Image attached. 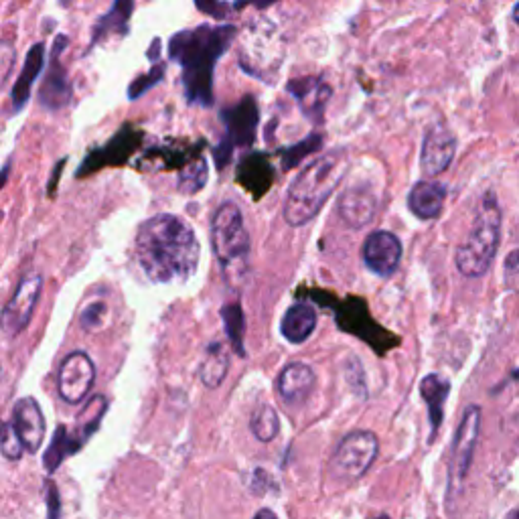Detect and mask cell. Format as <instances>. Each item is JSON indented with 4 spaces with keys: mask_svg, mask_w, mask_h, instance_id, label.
Masks as SVG:
<instances>
[{
    "mask_svg": "<svg viewBox=\"0 0 519 519\" xmlns=\"http://www.w3.org/2000/svg\"><path fill=\"white\" fill-rule=\"evenodd\" d=\"M380 519H388V517H380Z\"/></svg>",
    "mask_w": 519,
    "mask_h": 519,
    "instance_id": "40",
    "label": "cell"
},
{
    "mask_svg": "<svg viewBox=\"0 0 519 519\" xmlns=\"http://www.w3.org/2000/svg\"><path fill=\"white\" fill-rule=\"evenodd\" d=\"M236 35L234 25H199L171 37L169 57L181 65L183 92L191 106L213 104L215 65L228 53Z\"/></svg>",
    "mask_w": 519,
    "mask_h": 519,
    "instance_id": "2",
    "label": "cell"
},
{
    "mask_svg": "<svg viewBox=\"0 0 519 519\" xmlns=\"http://www.w3.org/2000/svg\"><path fill=\"white\" fill-rule=\"evenodd\" d=\"M221 122L226 126V134L221 142L213 148V157L219 169H224L230 161L236 148L252 146L256 140L260 110L252 96L242 98L238 104L221 110Z\"/></svg>",
    "mask_w": 519,
    "mask_h": 519,
    "instance_id": "6",
    "label": "cell"
},
{
    "mask_svg": "<svg viewBox=\"0 0 519 519\" xmlns=\"http://www.w3.org/2000/svg\"><path fill=\"white\" fill-rule=\"evenodd\" d=\"M455 153H457V138L453 136V132L444 124L432 126L422 140V151H420V167L424 175L428 177L442 175L451 167Z\"/></svg>",
    "mask_w": 519,
    "mask_h": 519,
    "instance_id": "13",
    "label": "cell"
},
{
    "mask_svg": "<svg viewBox=\"0 0 519 519\" xmlns=\"http://www.w3.org/2000/svg\"><path fill=\"white\" fill-rule=\"evenodd\" d=\"M11 422L19 432L27 453H37L45 440V416L37 400L21 398L13 408Z\"/></svg>",
    "mask_w": 519,
    "mask_h": 519,
    "instance_id": "17",
    "label": "cell"
},
{
    "mask_svg": "<svg viewBox=\"0 0 519 519\" xmlns=\"http://www.w3.org/2000/svg\"><path fill=\"white\" fill-rule=\"evenodd\" d=\"M380 442L369 430L349 432L333 453V469L343 479H361L378 459Z\"/></svg>",
    "mask_w": 519,
    "mask_h": 519,
    "instance_id": "7",
    "label": "cell"
},
{
    "mask_svg": "<svg viewBox=\"0 0 519 519\" xmlns=\"http://www.w3.org/2000/svg\"><path fill=\"white\" fill-rule=\"evenodd\" d=\"M67 43L69 41L63 35H59L55 39L53 51H51V65H49V71H47V76H45V80L41 84V90H39V104L49 112L63 110L65 106H69L71 96H73L69 76H67L63 63L59 61Z\"/></svg>",
    "mask_w": 519,
    "mask_h": 519,
    "instance_id": "12",
    "label": "cell"
},
{
    "mask_svg": "<svg viewBox=\"0 0 519 519\" xmlns=\"http://www.w3.org/2000/svg\"><path fill=\"white\" fill-rule=\"evenodd\" d=\"M43 65H45V43H35L25 57V63L21 67V73H19V78H17V82L13 86V92H11L13 112H19L27 106V102L31 98V92H33V84L41 76Z\"/></svg>",
    "mask_w": 519,
    "mask_h": 519,
    "instance_id": "19",
    "label": "cell"
},
{
    "mask_svg": "<svg viewBox=\"0 0 519 519\" xmlns=\"http://www.w3.org/2000/svg\"><path fill=\"white\" fill-rule=\"evenodd\" d=\"M238 183L244 185L254 197H262L274 181V167L264 153H250L238 165Z\"/></svg>",
    "mask_w": 519,
    "mask_h": 519,
    "instance_id": "20",
    "label": "cell"
},
{
    "mask_svg": "<svg viewBox=\"0 0 519 519\" xmlns=\"http://www.w3.org/2000/svg\"><path fill=\"white\" fill-rule=\"evenodd\" d=\"M315 382H317L315 369L309 363L294 361L282 369L278 382H276V388L284 402L301 404L315 390Z\"/></svg>",
    "mask_w": 519,
    "mask_h": 519,
    "instance_id": "18",
    "label": "cell"
},
{
    "mask_svg": "<svg viewBox=\"0 0 519 519\" xmlns=\"http://www.w3.org/2000/svg\"><path fill=\"white\" fill-rule=\"evenodd\" d=\"M41 288H43V278L37 272L25 276L17 286L15 294L11 296V301L3 311V329L9 337H17L31 323L33 311L41 296Z\"/></svg>",
    "mask_w": 519,
    "mask_h": 519,
    "instance_id": "10",
    "label": "cell"
},
{
    "mask_svg": "<svg viewBox=\"0 0 519 519\" xmlns=\"http://www.w3.org/2000/svg\"><path fill=\"white\" fill-rule=\"evenodd\" d=\"M507 519H519V509H515V511H511L509 515H507Z\"/></svg>",
    "mask_w": 519,
    "mask_h": 519,
    "instance_id": "38",
    "label": "cell"
},
{
    "mask_svg": "<svg viewBox=\"0 0 519 519\" xmlns=\"http://www.w3.org/2000/svg\"><path fill=\"white\" fill-rule=\"evenodd\" d=\"M59 3H61V7H67V5L71 3V0H59Z\"/></svg>",
    "mask_w": 519,
    "mask_h": 519,
    "instance_id": "39",
    "label": "cell"
},
{
    "mask_svg": "<svg viewBox=\"0 0 519 519\" xmlns=\"http://www.w3.org/2000/svg\"><path fill=\"white\" fill-rule=\"evenodd\" d=\"M134 254L144 276L155 284L187 282L199 266V242L179 215L161 213L146 219L136 234Z\"/></svg>",
    "mask_w": 519,
    "mask_h": 519,
    "instance_id": "1",
    "label": "cell"
},
{
    "mask_svg": "<svg viewBox=\"0 0 519 519\" xmlns=\"http://www.w3.org/2000/svg\"><path fill=\"white\" fill-rule=\"evenodd\" d=\"M207 175H209V169H207V163L205 159H193L189 165H185L181 171H179V181H177V187L183 195H195L199 193L205 183H207Z\"/></svg>",
    "mask_w": 519,
    "mask_h": 519,
    "instance_id": "27",
    "label": "cell"
},
{
    "mask_svg": "<svg viewBox=\"0 0 519 519\" xmlns=\"http://www.w3.org/2000/svg\"><path fill=\"white\" fill-rule=\"evenodd\" d=\"M165 73H167V65H165L163 61L155 63L151 69H148V73H144V76H138V78L130 84V88H128V100L134 102V100L142 98L146 92H151L155 86H159V84L163 82Z\"/></svg>",
    "mask_w": 519,
    "mask_h": 519,
    "instance_id": "29",
    "label": "cell"
},
{
    "mask_svg": "<svg viewBox=\"0 0 519 519\" xmlns=\"http://www.w3.org/2000/svg\"><path fill=\"white\" fill-rule=\"evenodd\" d=\"M347 169V153L341 151V148H335V151H329L323 157L309 163L299 175H296L286 193V224L292 228H301L307 226L311 219H315L321 207L339 187Z\"/></svg>",
    "mask_w": 519,
    "mask_h": 519,
    "instance_id": "3",
    "label": "cell"
},
{
    "mask_svg": "<svg viewBox=\"0 0 519 519\" xmlns=\"http://www.w3.org/2000/svg\"><path fill=\"white\" fill-rule=\"evenodd\" d=\"M254 519H278V517H276V513L270 511V509H260V511L254 515Z\"/></svg>",
    "mask_w": 519,
    "mask_h": 519,
    "instance_id": "36",
    "label": "cell"
},
{
    "mask_svg": "<svg viewBox=\"0 0 519 519\" xmlns=\"http://www.w3.org/2000/svg\"><path fill=\"white\" fill-rule=\"evenodd\" d=\"M479 430H481V408L469 406L463 414V420L455 436L453 461H451V491L465 481L471 469V461L479 440Z\"/></svg>",
    "mask_w": 519,
    "mask_h": 519,
    "instance_id": "11",
    "label": "cell"
},
{
    "mask_svg": "<svg viewBox=\"0 0 519 519\" xmlns=\"http://www.w3.org/2000/svg\"><path fill=\"white\" fill-rule=\"evenodd\" d=\"M228 369H230L228 349L221 343L209 345V349L205 353V359L201 361V367H199L201 382L207 388H219L228 376Z\"/></svg>",
    "mask_w": 519,
    "mask_h": 519,
    "instance_id": "24",
    "label": "cell"
},
{
    "mask_svg": "<svg viewBox=\"0 0 519 519\" xmlns=\"http://www.w3.org/2000/svg\"><path fill=\"white\" fill-rule=\"evenodd\" d=\"M25 451H27L25 444H23L19 432L15 430L13 422H7L5 430H3V455H5V459L19 461Z\"/></svg>",
    "mask_w": 519,
    "mask_h": 519,
    "instance_id": "31",
    "label": "cell"
},
{
    "mask_svg": "<svg viewBox=\"0 0 519 519\" xmlns=\"http://www.w3.org/2000/svg\"><path fill=\"white\" fill-rule=\"evenodd\" d=\"M513 19H515V23H517V27H519V3H517L515 9H513Z\"/></svg>",
    "mask_w": 519,
    "mask_h": 519,
    "instance_id": "37",
    "label": "cell"
},
{
    "mask_svg": "<svg viewBox=\"0 0 519 519\" xmlns=\"http://www.w3.org/2000/svg\"><path fill=\"white\" fill-rule=\"evenodd\" d=\"M195 151H199V146H157L153 148L148 157H159L163 163H167V167L173 165H183V163H191L189 157L195 155Z\"/></svg>",
    "mask_w": 519,
    "mask_h": 519,
    "instance_id": "30",
    "label": "cell"
},
{
    "mask_svg": "<svg viewBox=\"0 0 519 519\" xmlns=\"http://www.w3.org/2000/svg\"><path fill=\"white\" fill-rule=\"evenodd\" d=\"M444 199H447V187L436 181H420L408 195V207L418 219H434L440 215Z\"/></svg>",
    "mask_w": 519,
    "mask_h": 519,
    "instance_id": "21",
    "label": "cell"
},
{
    "mask_svg": "<svg viewBox=\"0 0 519 519\" xmlns=\"http://www.w3.org/2000/svg\"><path fill=\"white\" fill-rule=\"evenodd\" d=\"M144 134L134 128L132 124H124L102 148H94V151L86 157L84 165L78 171V177H86L90 173H96L108 165H124L130 155L140 146Z\"/></svg>",
    "mask_w": 519,
    "mask_h": 519,
    "instance_id": "9",
    "label": "cell"
},
{
    "mask_svg": "<svg viewBox=\"0 0 519 519\" xmlns=\"http://www.w3.org/2000/svg\"><path fill=\"white\" fill-rule=\"evenodd\" d=\"M94 380H96V367L90 355L84 351H73L63 359L59 367V380H57L59 396L67 404H80L90 394Z\"/></svg>",
    "mask_w": 519,
    "mask_h": 519,
    "instance_id": "8",
    "label": "cell"
},
{
    "mask_svg": "<svg viewBox=\"0 0 519 519\" xmlns=\"http://www.w3.org/2000/svg\"><path fill=\"white\" fill-rule=\"evenodd\" d=\"M250 428L260 442H272L278 436L280 420L272 406H258L250 418Z\"/></svg>",
    "mask_w": 519,
    "mask_h": 519,
    "instance_id": "26",
    "label": "cell"
},
{
    "mask_svg": "<svg viewBox=\"0 0 519 519\" xmlns=\"http://www.w3.org/2000/svg\"><path fill=\"white\" fill-rule=\"evenodd\" d=\"M402 260V242L392 232L380 230L363 244V262L374 274L388 278L396 272Z\"/></svg>",
    "mask_w": 519,
    "mask_h": 519,
    "instance_id": "15",
    "label": "cell"
},
{
    "mask_svg": "<svg viewBox=\"0 0 519 519\" xmlns=\"http://www.w3.org/2000/svg\"><path fill=\"white\" fill-rule=\"evenodd\" d=\"M505 282L519 294V250L511 252L505 260Z\"/></svg>",
    "mask_w": 519,
    "mask_h": 519,
    "instance_id": "33",
    "label": "cell"
},
{
    "mask_svg": "<svg viewBox=\"0 0 519 519\" xmlns=\"http://www.w3.org/2000/svg\"><path fill=\"white\" fill-rule=\"evenodd\" d=\"M317 327V313L311 305L307 303H296L292 305L282 321H280V333L286 341L294 343V345H301L305 343L313 331Z\"/></svg>",
    "mask_w": 519,
    "mask_h": 519,
    "instance_id": "22",
    "label": "cell"
},
{
    "mask_svg": "<svg viewBox=\"0 0 519 519\" xmlns=\"http://www.w3.org/2000/svg\"><path fill=\"white\" fill-rule=\"evenodd\" d=\"M159 45H161V41H159V39H155V41H153V47H151V51H148V59L155 61V63H159V53H161Z\"/></svg>",
    "mask_w": 519,
    "mask_h": 519,
    "instance_id": "35",
    "label": "cell"
},
{
    "mask_svg": "<svg viewBox=\"0 0 519 519\" xmlns=\"http://www.w3.org/2000/svg\"><path fill=\"white\" fill-rule=\"evenodd\" d=\"M286 90L292 94V98L299 104L303 114L313 124H323L327 104L333 96L331 86L317 76H305V78H294L288 82Z\"/></svg>",
    "mask_w": 519,
    "mask_h": 519,
    "instance_id": "14",
    "label": "cell"
},
{
    "mask_svg": "<svg viewBox=\"0 0 519 519\" xmlns=\"http://www.w3.org/2000/svg\"><path fill=\"white\" fill-rule=\"evenodd\" d=\"M132 13H134V0H114V5L108 9V13L100 17V21L94 27L90 49H94L108 35H126Z\"/></svg>",
    "mask_w": 519,
    "mask_h": 519,
    "instance_id": "23",
    "label": "cell"
},
{
    "mask_svg": "<svg viewBox=\"0 0 519 519\" xmlns=\"http://www.w3.org/2000/svg\"><path fill=\"white\" fill-rule=\"evenodd\" d=\"M339 215L345 224L353 230H361L372 224L378 211V197L372 187L351 185L339 197Z\"/></svg>",
    "mask_w": 519,
    "mask_h": 519,
    "instance_id": "16",
    "label": "cell"
},
{
    "mask_svg": "<svg viewBox=\"0 0 519 519\" xmlns=\"http://www.w3.org/2000/svg\"><path fill=\"white\" fill-rule=\"evenodd\" d=\"M211 248L226 270L246 266L250 256V236L244 224V215L236 203H221L213 213Z\"/></svg>",
    "mask_w": 519,
    "mask_h": 519,
    "instance_id": "5",
    "label": "cell"
},
{
    "mask_svg": "<svg viewBox=\"0 0 519 519\" xmlns=\"http://www.w3.org/2000/svg\"><path fill=\"white\" fill-rule=\"evenodd\" d=\"M451 392V384L432 374V376H426L422 386H420V394L428 406V412H430V424H432V430L436 432L442 424V412H444V402H447V396Z\"/></svg>",
    "mask_w": 519,
    "mask_h": 519,
    "instance_id": "25",
    "label": "cell"
},
{
    "mask_svg": "<svg viewBox=\"0 0 519 519\" xmlns=\"http://www.w3.org/2000/svg\"><path fill=\"white\" fill-rule=\"evenodd\" d=\"M501 242V209L497 197L489 191L483 195L467 242L457 250V268L467 278L483 276L499 250Z\"/></svg>",
    "mask_w": 519,
    "mask_h": 519,
    "instance_id": "4",
    "label": "cell"
},
{
    "mask_svg": "<svg viewBox=\"0 0 519 519\" xmlns=\"http://www.w3.org/2000/svg\"><path fill=\"white\" fill-rule=\"evenodd\" d=\"M276 3H278V0H236L234 9L240 11V9L248 7V5H254V7H258V9H268V7L276 5Z\"/></svg>",
    "mask_w": 519,
    "mask_h": 519,
    "instance_id": "34",
    "label": "cell"
},
{
    "mask_svg": "<svg viewBox=\"0 0 519 519\" xmlns=\"http://www.w3.org/2000/svg\"><path fill=\"white\" fill-rule=\"evenodd\" d=\"M195 7L199 9V13L207 15V17H213L217 21L221 19H228V15L232 11H236L234 7H230L228 3H224V0H193Z\"/></svg>",
    "mask_w": 519,
    "mask_h": 519,
    "instance_id": "32",
    "label": "cell"
},
{
    "mask_svg": "<svg viewBox=\"0 0 519 519\" xmlns=\"http://www.w3.org/2000/svg\"><path fill=\"white\" fill-rule=\"evenodd\" d=\"M321 146H323V136L321 134H311V136L303 138L301 142H294V144L286 146L284 151H280L284 169H290V167H296L299 163H303L309 155L321 151Z\"/></svg>",
    "mask_w": 519,
    "mask_h": 519,
    "instance_id": "28",
    "label": "cell"
}]
</instances>
